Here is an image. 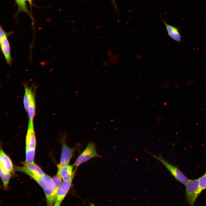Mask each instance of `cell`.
<instances>
[{
  "label": "cell",
  "instance_id": "obj_6",
  "mask_svg": "<svg viewBox=\"0 0 206 206\" xmlns=\"http://www.w3.org/2000/svg\"><path fill=\"white\" fill-rule=\"evenodd\" d=\"M52 179L53 184L51 187L44 190L48 205H52L55 202L58 188L62 183L61 178L58 176H55Z\"/></svg>",
  "mask_w": 206,
  "mask_h": 206
},
{
  "label": "cell",
  "instance_id": "obj_5",
  "mask_svg": "<svg viewBox=\"0 0 206 206\" xmlns=\"http://www.w3.org/2000/svg\"><path fill=\"white\" fill-rule=\"evenodd\" d=\"M66 135L64 134L61 139L62 149L60 164L58 166V170L68 165L76 150L75 147L71 148L68 146L66 142Z\"/></svg>",
  "mask_w": 206,
  "mask_h": 206
},
{
  "label": "cell",
  "instance_id": "obj_11",
  "mask_svg": "<svg viewBox=\"0 0 206 206\" xmlns=\"http://www.w3.org/2000/svg\"><path fill=\"white\" fill-rule=\"evenodd\" d=\"M0 167L10 173L13 171V167L11 160L1 148L0 150Z\"/></svg>",
  "mask_w": 206,
  "mask_h": 206
},
{
  "label": "cell",
  "instance_id": "obj_12",
  "mask_svg": "<svg viewBox=\"0 0 206 206\" xmlns=\"http://www.w3.org/2000/svg\"><path fill=\"white\" fill-rule=\"evenodd\" d=\"M25 93L23 99L24 108L27 112L29 105L32 97L35 95V87L32 86H29L25 84H23Z\"/></svg>",
  "mask_w": 206,
  "mask_h": 206
},
{
  "label": "cell",
  "instance_id": "obj_15",
  "mask_svg": "<svg viewBox=\"0 0 206 206\" xmlns=\"http://www.w3.org/2000/svg\"><path fill=\"white\" fill-rule=\"evenodd\" d=\"M18 7L17 13L24 12L28 15L33 19L32 16L27 8L25 0H14Z\"/></svg>",
  "mask_w": 206,
  "mask_h": 206
},
{
  "label": "cell",
  "instance_id": "obj_18",
  "mask_svg": "<svg viewBox=\"0 0 206 206\" xmlns=\"http://www.w3.org/2000/svg\"><path fill=\"white\" fill-rule=\"evenodd\" d=\"M199 191L201 193L206 189V173L199 179Z\"/></svg>",
  "mask_w": 206,
  "mask_h": 206
},
{
  "label": "cell",
  "instance_id": "obj_3",
  "mask_svg": "<svg viewBox=\"0 0 206 206\" xmlns=\"http://www.w3.org/2000/svg\"><path fill=\"white\" fill-rule=\"evenodd\" d=\"M185 186L186 200L189 205L193 206L200 193L199 179L189 180Z\"/></svg>",
  "mask_w": 206,
  "mask_h": 206
},
{
  "label": "cell",
  "instance_id": "obj_9",
  "mask_svg": "<svg viewBox=\"0 0 206 206\" xmlns=\"http://www.w3.org/2000/svg\"><path fill=\"white\" fill-rule=\"evenodd\" d=\"M8 34L7 33L0 40V43L1 51L6 62L8 64L11 65L12 59L11 54L10 46L7 37Z\"/></svg>",
  "mask_w": 206,
  "mask_h": 206
},
{
  "label": "cell",
  "instance_id": "obj_4",
  "mask_svg": "<svg viewBox=\"0 0 206 206\" xmlns=\"http://www.w3.org/2000/svg\"><path fill=\"white\" fill-rule=\"evenodd\" d=\"M94 157H100L98 154L95 144L90 142L75 160L73 166L77 167L81 164Z\"/></svg>",
  "mask_w": 206,
  "mask_h": 206
},
{
  "label": "cell",
  "instance_id": "obj_14",
  "mask_svg": "<svg viewBox=\"0 0 206 206\" xmlns=\"http://www.w3.org/2000/svg\"><path fill=\"white\" fill-rule=\"evenodd\" d=\"M35 95L31 98L29 103L27 112L29 121L33 122V120L35 112Z\"/></svg>",
  "mask_w": 206,
  "mask_h": 206
},
{
  "label": "cell",
  "instance_id": "obj_19",
  "mask_svg": "<svg viewBox=\"0 0 206 206\" xmlns=\"http://www.w3.org/2000/svg\"><path fill=\"white\" fill-rule=\"evenodd\" d=\"M111 3L114 9L117 13V7L116 2V0H110Z\"/></svg>",
  "mask_w": 206,
  "mask_h": 206
},
{
  "label": "cell",
  "instance_id": "obj_16",
  "mask_svg": "<svg viewBox=\"0 0 206 206\" xmlns=\"http://www.w3.org/2000/svg\"><path fill=\"white\" fill-rule=\"evenodd\" d=\"M0 176L3 183L4 188L7 189L9 180L11 177L10 173L4 170L0 167Z\"/></svg>",
  "mask_w": 206,
  "mask_h": 206
},
{
  "label": "cell",
  "instance_id": "obj_13",
  "mask_svg": "<svg viewBox=\"0 0 206 206\" xmlns=\"http://www.w3.org/2000/svg\"><path fill=\"white\" fill-rule=\"evenodd\" d=\"M74 167L72 165H67L58 170L57 175L60 176L64 181L69 180L75 173L76 170L73 171Z\"/></svg>",
  "mask_w": 206,
  "mask_h": 206
},
{
  "label": "cell",
  "instance_id": "obj_7",
  "mask_svg": "<svg viewBox=\"0 0 206 206\" xmlns=\"http://www.w3.org/2000/svg\"><path fill=\"white\" fill-rule=\"evenodd\" d=\"M75 175V173L69 180L61 183L57 191L54 205L59 206L61 204L70 188Z\"/></svg>",
  "mask_w": 206,
  "mask_h": 206
},
{
  "label": "cell",
  "instance_id": "obj_20",
  "mask_svg": "<svg viewBox=\"0 0 206 206\" xmlns=\"http://www.w3.org/2000/svg\"><path fill=\"white\" fill-rule=\"evenodd\" d=\"M25 1L28 3L30 7H31L32 5V0H25Z\"/></svg>",
  "mask_w": 206,
  "mask_h": 206
},
{
  "label": "cell",
  "instance_id": "obj_8",
  "mask_svg": "<svg viewBox=\"0 0 206 206\" xmlns=\"http://www.w3.org/2000/svg\"><path fill=\"white\" fill-rule=\"evenodd\" d=\"M26 148H35L36 139L33 122H29L25 138Z\"/></svg>",
  "mask_w": 206,
  "mask_h": 206
},
{
  "label": "cell",
  "instance_id": "obj_17",
  "mask_svg": "<svg viewBox=\"0 0 206 206\" xmlns=\"http://www.w3.org/2000/svg\"><path fill=\"white\" fill-rule=\"evenodd\" d=\"M35 148H26L25 162L27 163H34Z\"/></svg>",
  "mask_w": 206,
  "mask_h": 206
},
{
  "label": "cell",
  "instance_id": "obj_10",
  "mask_svg": "<svg viewBox=\"0 0 206 206\" xmlns=\"http://www.w3.org/2000/svg\"><path fill=\"white\" fill-rule=\"evenodd\" d=\"M162 20L165 26L167 34L169 37L178 43H181V36L179 29L167 23L163 19Z\"/></svg>",
  "mask_w": 206,
  "mask_h": 206
},
{
  "label": "cell",
  "instance_id": "obj_1",
  "mask_svg": "<svg viewBox=\"0 0 206 206\" xmlns=\"http://www.w3.org/2000/svg\"><path fill=\"white\" fill-rule=\"evenodd\" d=\"M147 152L161 162L177 180L184 185H186L189 179L177 167L169 163L161 154L157 156L152 153Z\"/></svg>",
  "mask_w": 206,
  "mask_h": 206
},
{
  "label": "cell",
  "instance_id": "obj_2",
  "mask_svg": "<svg viewBox=\"0 0 206 206\" xmlns=\"http://www.w3.org/2000/svg\"><path fill=\"white\" fill-rule=\"evenodd\" d=\"M16 169L27 174L38 183L41 181V177L45 174L41 169L34 163H25L24 166L17 167Z\"/></svg>",
  "mask_w": 206,
  "mask_h": 206
}]
</instances>
